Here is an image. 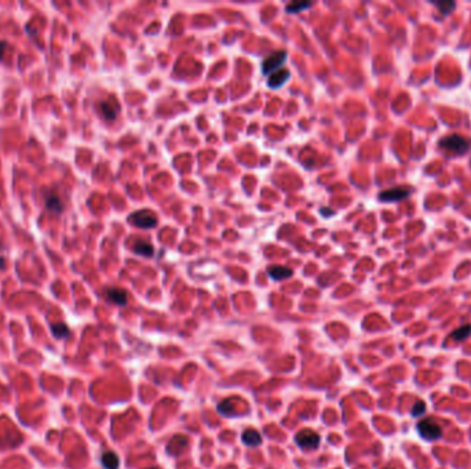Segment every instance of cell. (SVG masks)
Here are the masks:
<instances>
[{"instance_id": "obj_3", "label": "cell", "mask_w": 471, "mask_h": 469, "mask_svg": "<svg viewBox=\"0 0 471 469\" xmlns=\"http://www.w3.org/2000/svg\"><path fill=\"white\" fill-rule=\"evenodd\" d=\"M418 431L426 440H437L441 438L442 429L434 420H423L418 424Z\"/></svg>"}, {"instance_id": "obj_14", "label": "cell", "mask_w": 471, "mask_h": 469, "mask_svg": "<svg viewBox=\"0 0 471 469\" xmlns=\"http://www.w3.org/2000/svg\"><path fill=\"white\" fill-rule=\"evenodd\" d=\"M133 249L136 255H141V256H145V257H150L153 256L155 254V248L152 244L146 242V241H136L134 245H133Z\"/></svg>"}, {"instance_id": "obj_16", "label": "cell", "mask_w": 471, "mask_h": 469, "mask_svg": "<svg viewBox=\"0 0 471 469\" xmlns=\"http://www.w3.org/2000/svg\"><path fill=\"white\" fill-rule=\"evenodd\" d=\"M433 4L441 11L442 15H449L456 8V3H455V1H450V0H442V1L433 3Z\"/></svg>"}, {"instance_id": "obj_20", "label": "cell", "mask_w": 471, "mask_h": 469, "mask_svg": "<svg viewBox=\"0 0 471 469\" xmlns=\"http://www.w3.org/2000/svg\"><path fill=\"white\" fill-rule=\"evenodd\" d=\"M425 410H426V406H425V403L423 402H418L415 406H413V409H412V416H420V414H423L425 413Z\"/></svg>"}, {"instance_id": "obj_17", "label": "cell", "mask_w": 471, "mask_h": 469, "mask_svg": "<svg viewBox=\"0 0 471 469\" xmlns=\"http://www.w3.org/2000/svg\"><path fill=\"white\" fill-rule=\"evenodd\" d=\"M312 6H313V4H312L310 1H307V3L295 1V3L288 4V6L285 7V11H287V13H292V14H295V13H299V11H302V10H306V8L312 7Z\"/></svg>"}, {"instance_id": "obj_9", "label": "cell", "mask_w": 471, "mask_h": 469, "mask_svg": "<svg viewBox=\"0 0 471 469\" xmlns=\"http://www.w3.org/2000/svg\"><path fill=\"white\" fill-rule=\"evenodd\" d=\"M106 298H109L112 303L117 305H126L128 300L126 291L119 289V288H109V289L106 291Z\"/></svg>"}, {"instance_id": "obj_11", "label": "cell", "mask_w": 471, "mask_h": 469, "mask_svg": "<svg viewBox=\"0 0 471 469\" xmlns=\"http://www.w3.org/2000/svg\"><path fill=\"white\" fill-rule=\"evenodd\" d=\"M45 208L48 209L50 212L55 213V215H61L64 212V205H62V201L60 200V197L57 194H48L45 197Z\"/></svg>"}, {"instance_id": "obj_6", "label": "cell", "mask_w": 471, "mask_h": 469, "mask_svg": "<svg viewBox=\"0 0 471 469\" xmlns=\"http://www.w3.org/2000/svg\"><path fill=\"white\" fill-rule=\"evenodd\" d=\"M320 436L315 432L310 431V429H305L300 431L296 436H295V442L299 447H302L303 450H313L317 448L320 445Z\"/></svg>"}, {"instance_id": "obj_21", "label": "cell", "mask_w": 471, "mask_h": 469, "mask_svg": "<svg viewBox=\"0 0 471 469\" xmlns=\"http://www.w3.org/2000/svg\"><path fill=\"white\" fill-rule=\"evenodd\" d=\"M8 43L7 42H4V40H0V61H3L4 60V54H6V51L8 50Z\"/></svg>"}, {"instance_id": "obj_13", "label": "cell", "mask_w": 471, "mask_h": 469, "mask_svg": "<svg viewBox=\"0 0 471 469\" xmlns=\"http://www.w3.org/2000/svg\"><path fill=\"white\" fill-rule=\"evenodd\" d=\"M101 462L105 469H119L120 460L114 451H105L101 457Z\"/></svg>"}, {"instance_id": "obj_1", "label": "cell", "mask_w": 471, "mask_h": 469, "mask_svg": "<svg viewBox=\"0 0 471 469\" xmlns=\"http://www.w3.org/2000/svg\"><path fill=\"white\" fill-rule=\"evenodd\" d=\"M438 146L455 156H463L470 150L471 143L469 139H466L462 135L450 134L441 138L438 142Z\"/></svg>"}, {"instance_id": "obj_7", "label": "cell", "mask_w": 471, "mask_h": 469, "mask_svg": "<svg viewBox=\"0 0 471 469\" xmlns=\"http://www.w3.org/2000/svg\"><path fill=\"white\" fill-rule=\"evenodd\" d=\"M98 109L99 112L102 114V117L108 121H112L117 117L120 110L119 102L114 99V98H111V99H105L102 102H99L98 105Z\"/></svg>"}, {"instance_id": "obj_23", "label": "cell", "mask_w": 471, "mask_h": 469, "mask_svg": "<svg viewBox=\"0 0 471 469\" xmlns=\"http://www.w3.org/2000/svg\"><path fill=\"white\" fill-rule=\"evenodd\" d=\"M149 469H157V468H149Z\"/></svg>"}, {"instance_id": "obj_22", "label": "cell", "mask_w": 471, "mask_h": 469, "mask_svg": "<svg viewBox=\"0 0 471 469\" xmlns=\"http://www.w3.org/2000/svg\"><path fill=\"white\" fill-rule=\"evenodd\" d=\"M6 268V259L0 256V270H4Z\"/></svg>"}, {"instance_id": "obj_2", "label": "cell", "mask_w": 471, "mask_h": 469, "mask_svg": "<svg viewBox=\"0 0 471 469\" xmlns=\"http://www.w3.org/2000/svg\"><path fill=\"white\" fill-rule=\"evenodd\" d=\"M128 220H130V223L134 224L135 227H139V229H153L157 226V216L148 209L136 211L130 216Z\"/></svg>"}, {"instance_id": "obj_10", "label": "cell", "mask_w": 471, "mask_h": 469, "mask_svg": "<svg viewBox=\"0 0 471 469\" xmlns=\"http://www.w3.org/2000/svg\"><path fill=\"white\" fill-rule=\"evenodd\" d=\"M241 440H243L244 445H247L249 447H256L262 445L261 433L255 431V429H246L241 435Z\"/></svg>"}, {"instance_id": "obj_18", "label": "cell", "mask_w": 471, "mask_h": 469, "mask_svg": "<svg viewBox=\"0 0 471 469\" xmlns=\"http://www.w3.org/2000/svg\"><path fill=\"white\" fill-rule=\"evenodd\" d=\"M471 333V326L470 325H464L462 328L456 329L453 333H452V339L456 340V341H460V340H464L467 339Z\"/></svg>"}, {"instance_id": "obj_12", "label": "cell", "mask_w": 471, "mask_h": 469, "mask_svg": "<svg viewBox=\"0 0 471 469\" xmlns=\"http://www.w3.org/2000/svg\"><path fill=\"white\" fill-rule=\"evenodd\" d=\"M268 274H269L274 281H283L287 279L292 276V270L284 266H270L268 268Z\"/></svg>"}, {"instance_id": "obj_8", "label": "cell", "mask_w": 471, "mask_h": 469, "mask_svg": "<svg viewBox=\"0 0 471 469\" xmlns=\"http://www.w3.org/2000/svg\"><path fill=\"white\" fill-rule=\"evenodd\" d=\"M290 75H291V73H290L288 69H280V70H277V72H274V73L269 77V85L271 88L281 87L283 84L288 82Z\"/></svg>"}, {"instance_id": "obj_15", "label": "cell", "mask_w": 471, "mask_h": 469, "mask_svg": "<svg viewBox=\"0 0 471 469\" xmlns=\"http://www.w3.org/2000/svg\"><path fill=\"white\" fill-rule=\"evenodd\" d=\"M50 329H51L52 336H54L55 339H58V340H61V339H65V337H67V336L70 335V330H69V328H67V323H64V322L52 323L51 326H50Z\"/></svg>"}, {"instance_id": "obj_4", "label": "cell", "mask_w": 471, "mask_h": 469, "mask_svg": "<svg viewBox=\"0 0 471 469\" xmlns=\"http://www.w3.org/2000/svg\"><path fill=\"white\" fill-rule=\"evenodd\" d=\"M413 193V189L411 187H393L389 190H384L379 193V201L381 202H396L401 201L408 198Z\"/></svg>"}, {"instance_id": "obj_5", "label": "cell", "mask_w": 471, "mask_h": 469, "mask_svg": "<svg viewBox=\"0 0 471 469\" xmlns=\"http://www.w3.org/2000/svg\"><path fill=\"white\" fill-rule=\"evenodd\" d=\"M285 61H287V52H273L271 55H269L266 60L263 61V64H262V72H263L265 75H270V73L273 75L274 72L280 70V66H283V64H284Z\"/></svg>"}, {"instance_id": "obj_19", "label": "cell", "mask_w": 471, "mask_h": 469, "mask_svg": "<svg viewBox=\"0 0 471 469\" xmlns=\"http://www.w3.org/2000/svg\"><path fill=\"white\" fill-rule=\"evenodd\" d=\"M233 409L234 407H233V403L230 401H224V402H222L218 406V411L224 414V416H232Z\"/></svg>"}]
</instances>
